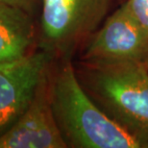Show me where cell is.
<instances>
[{"mask_svg": "<svg viewBox=\"0 0 148 148\" xmlns=\"http://www.w3.org/2000/svg\"><path fill=\"white\" fill-rule=\"evenodd\" d=\"M50 102L67 147L140 148V141L100 109L77 76L71 59H64L49 80Z\"/></svg>", "mask_w": 148, "mask_h": 148, "instance_id": "1", "label": "cell"}, {"mask_svg": "<svg viewBox=\"0 0 148 148\" xmlns=\"http://www.w3.org/2000/svg\"><path fill=\"white\" fill-rule=\"evenodd\" d=\"M77 76L96 105L140 141L148 140V69L143 61H81Z\"/></svg>", "mask_w": 148, "mask_h": 148, "instance_id": "2", "label": "cell"}, {"mask_svg": "<svg viewBox=\"0 0 148 148\" xmlns=\"http://www.w3.org/2000/svg\"><path fill=\"white\" fill-rule=\"evenodd\" d=\"M40 40L52 58L71 59L109 16L115 0H40Z\"/></svg>", "mask_w": 148, "mask_h": 148, "instance_id": "3", "label": "cell"}, {"mask_svg": "<svg viewBox=\"0 0 148 148\" xmlns=\"http://www.w3.org/2000/svg\"><path fill=\"white\" fill-rule=\"evenodd\" d=\"M148 56V32L133 14L128 3L108 16L83 47L81 61H144Z\"/></svg>", "mask_w": 148, "mask_h": 148, "instance_id": "4", "label": "cell"}, {"mask_svg": "<svg viewBox=\"0 0 148 148\" xmlns=\"http://www.w3.org/2000/svg\"><path fill=\"white\" fill-rule=\"evenodd\" d=\"M52 57L41 50L16 61L0 64V135L30 105L48 73Z\"/></svg>", "mask_w": 148, "mask_h": 148, "instance_id": "5", "label": "cell"}, {"mask_svg": "<svg viewBox=\"0 0 148 148\" xmlns=\"http://www.w3.org/2000/svg\"><path fill=\"white\" fill-rule=\"evenodd\" d=\"M53 114L48 73L33 100L10 128L0 135V148H66Z\"/></svg>", "mask_w": 148, "mask_h": 148, "instance_id": "6", "label": "cell"}, {"mask_svg": "<svg viewBox=\"0 0 148 148\" xmlns=\"http://www.w3.org/2000/svg\"><path fill=\"white\" fill-rule=\"evenodd\" d=\"M34 38L35 29L30 13L0 4V64L30 54Z\"/></svg>", "mask_w": 148, "mask_h": 148, "instance_id": "7", "label": "cell"}, {"mask_svg": "<svg viewBox=\"0 0 148 148\" xmlns=\"http://www.w3.org/2000/svg\"><path fill=\"white\" fill-rule=\"evenodd\" d=\"M133 14L148 32V0H126Z\"/></svg>", "mask_w": 148, "mask_h": 148, "instance_id": "8", "label": "cell"}, {"mask_svg": "<svg viewBox=\"0 0 148 148\" xmlns=\"http://www.w3.org/2000/svg\"><path fill=\"white\" fill-rule=\"evenodd\" d=\"M37 0H0V4H7L23 9L28 13H32Z\"/></svg>", "mask_w": 148, "mask_h": 148, "instance_id": "9", "label": "cell"}, {"mask_svg": "<svg viewBox=\"0 0 148 148\" xmlns=\"http://www.w3.org/2000/svg\"><path fill=\"white\" fill-rule=\"evenodd\" d=\"M141 148H148V140L144 141L143 143V145H141Z\"/></svg>", "mask_w": 148, "mask_h": 148, "instance_id": "10", "label": "cell"}, {"mask_svg": "<svg viewBox=\"0 0 148 148\" xmlns=\"http://www.w3.org/2000/svg\"><path fill=\"white\" fill-rule=\"evenodd\" d=\"M143 63H144V64H145V66H146L147 69H148V56H147V57H146V59H145V60L143 61Z\"/></svg>", "mask_w": 148, "mask_h": 148, "instance_id": "11", "label": "cell"}]
</instances>
